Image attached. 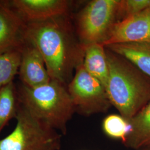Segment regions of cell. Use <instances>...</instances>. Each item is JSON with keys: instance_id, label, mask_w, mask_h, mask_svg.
<instances>
[{"instance_id": "1", "label": "cell", "mask_w": 150, "mask_h": 150, "mask_svg": "<svg viewBox=\"0 0 150 150\" xmlns=\"http://www.w3.org/2000/svg\"><path fill=\"white\" fill-rule=\"evenodd\" d=\"M23 36L41 54L51 80L67 87L84 59V47L77 38L71 15L26 23Z\"/></svg>"}, {"instance_id": "2", "label": "cell", "mask_w": 150, "mask_h": 150, "mask_svg": "<svg viewBox=\"0 0 150 150\" xmlns=\"http://www.w3.org/2000/svg\"><path fill=\"white\" fill-rule=\"evenodd\" d=\"M106 50L109 66L107 95L112 106L129 121L150 101V77L122 56Z\"/></svg>"}, {"instance_id": "3", "label": "cell", "mask_w": 150, "mask_h": 150, "mask_svg": "<svg viewBox=\"0 0 150 150\" xmlns=\"http://www.w3.org/2000/svg\"><path fill=\"white\" fill-rule=\"evenodd\" d=\"M16 91L19 103L33 116L62 136L67 134L68 123L76 112L67 86L51 80L36 87L21 83Z\"/></svg>"}, {"instance_id": "4", "label": "cell", "mask_w": 150, "mask_h": 150, "mask_svg": "<svg viewBox=\"0 0 150 150\" xmlns=\"http://www.w3.org/2000/svg\"><path fill=\"white\" fill-rule=\"evenodd\" d=\"M16 126L0 139V150H60L62 135L19 103Z\"/></svg>"}, {"instance_id": "5", "label": "cell", "mask_w": 150, "mask_h": 150, "mask_svg": "<svg viewBox=\"0 0 150 150\" xmlns=\"http://www.w3.org/2000/svg\"><path fill=\"white\" fill-rule=\"evenodd\" d=\"M119 0L90 1L76 16L75 31L81 44L103 45L107 41L114 24L117 22Z\"/></svg>"}, {"instance_id": "6", "label": "cell", "mask_w": 150, "mask_h": 150, "mask_svg": "<svg viewBox=\"0 0 150 150\" xmlns=\"http://www.w3.org/2000/svg\"><path fill=\"white\" fill-rule=\"evenodd\" d=\"M67 87L76 112L81 115L106 112L112 106L106 88L85 70L83 64L76 69Z\"/></svg>"}, {"instance_id": "7", "label": "cell", "mask_w": 150, "mask_h": 150, "mask_svg": "<svg viewBox=\"0 0 150 150\" xmlns=\"http://www.w3.org/2000/svg\"><path fill=\"white\" fill-rule=\"evenodd\" d=\"M8 5L25 23L70 15L72 1L67 0H10Z\"/></svg>"}, {"instance_id": "8", "label": "cell", "mask_w": 150, "mask_h": 150, "mask_svg": "<svg viewBox=\"0 0 150 150\" xmlns=\"http://www.w3.org/2000/svg\"><path fill=\"white\" fill-rule=\"evenodd\" d=\"M150 41V8L116 22L103 46Z\"/></svg>"}, {"instance_id": "9", "label": "cell", "mask_w": 150, "mask_h": 150, "mask_svg": "<svg viewBox=\"0 0 150 150\" xmlns=\"http://www.w3.org/2000/svg\"><path fill=\"white\" fill-rule=\"evenodd\" d=\"M18 74L21 83L30 87L42 86L51 80L41 54L33 45L26 41L21 48Z\"/></svg>"}, {"instance_id": "10", "label": "cell", "mask_w": 150, "mask_h": 150, "mask_svg": "<svg viewBox=\"0 0 150 150\" xmlns=\"http://www.w3.org/2000/svg\"><path fill=\"white\" fill-rule=\"evenodd\" d=\"M25 25L6 1H0V54L21 48Z\"/></svg>"}, {"instance_id": "11", "label": "cell", "mask_w": 150, "mask_h": 150, "mask_svg": "<svg viewBox=\"0 0 150 150\" xmlns=\"http://www.w3.org/2000/svg\"><path fill=\"white\" fill-rule=\"evenodd\" d=\"M128 121L129 131L122 144L134 150L150 146V101Z\"/></svg>"}, {"instance_id": "12", "label": "cell", "mask_w": 150, "mask_h": 150, "mask_svg": "<svg viewBox=\"0 0 150 150\" xmlns=\"http://www.w3.org/2000/svg\"><path fill=\"white\" fill-rule=\"evenodd\" d=\"M105 47L127 59L150 77V41L118 43Z\"/></svg>"}, {"instance_id": "13", "label": "cell", "mask_w": 150, "mask_h": 150, "mask_svg": "<svg viewBox=\"0 0 150 150\" xmlns=\"http://www.w3.org/2000/svg\"><path fill=\"white\" fill-rule=\"evenodd\" d=\"M83 47V64L85 70L106 88L109 77V66L105 47L100 43H92Z\"/></svg>"}, {"instance_id": "14", "label": "cell", "mask_w": 150, "mask_h": 150, "mask_svg": "<svg viewBox=\"0 0 150 150\" xmlns=\"http://www.w3.org/2000/svg\"><path fill=\"white\" fill-rule=\"evenodd\" d=\"M19 102L13 82L0 88V134L12 118H16Z\"/></svg>"}, {"instance_id": "15", "label": "cell", "mask_w": 150, "mask_h": 150, "mask_svg": "<svg viewBox=\"0 0 150 150\" xmlns=\"http://www.w3.org/2000/svg\"><path fill=\"white\" fill-rule=\"evenodd\" d=\"M21 61V48L0 54V87L13 82L18 74Z\"/></svg>"}, {"instance_id": "16", "label": "cell", "mask_w": 150, "mask_h": 150, "mask_svg": "<svg viewBox=\"0 0 150 150\" xmlns=\"http://www.w3.org/2000/svg\"><path fill=\"white\" fill-rule=\"evenodd\" d=\"M102 127L103 132L108 137L120 140L122 143L129 134V124L120 114H111L103 119Z\"/></svg>"}, {"instance_id": "17", "label": "cell", "mask_w": 150, "mask_h": 150, "mask_svg": "<svg viewBox=\"0 0 150 150\" xmlns=\"http://www.w3.org/2000/svg\"><path fill=\"white\" fill-rule=\"evenodd\" d=\"M150 8V0H119L117 22Z\"/></svg>"}, {"instance_id": "18", "label": "cell", "mask_w": 150, "mask_h": 150, "mask_svg": "<svg viewBox=\"0 0 150 150\" xmlns=\"http://www.w3.org/2000/svg\"><path fill=\"white\" fill-rule=\"evenodd\" d=\"M139 150H150V146H148V147H146L144 148H142L141 149Z\"/></svg>"}, {"instance_id": "19", "label": "cell", "mask_w": 150, "mask_h": 150, "mask_svg": "<svg viewBox=\"0 0 150 150\" xmlns=\"http://www.w3.org/2000/svg\"><path fill=\"white\" fill-rule=\"evenodd\" d=\"M0 88H1V87H0Z\"/></svg>"}]
</instances>
